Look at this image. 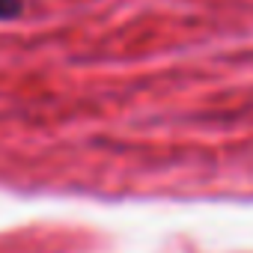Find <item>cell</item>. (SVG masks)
<instances>
[{"mask_svg":"<svg viewBox=\"0 0 253 253\" xmlns=\"http://www.w3.org/2000/svg\"><path fill=\"white\" fill-rule=\"evenodd\" d=\"M21 15V0H0V21H12Z\"/></svg>","mask_w":253,"mask_h":253,"instance_id":"cell-1","label":"cell"}]
</instances>
